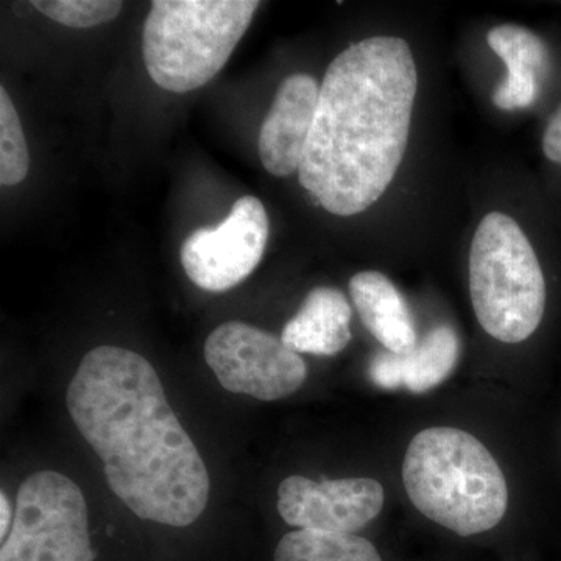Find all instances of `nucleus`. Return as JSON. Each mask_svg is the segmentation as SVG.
Segmentation results:
<instances>
[{"instance_id": "1", "label": "nucleus", "mask_w": 561, "mask_h": 561, "mask_svg": "<svg viewBox=\"0 0 561 561\" xmlns=\"http://www.w3.org/2000/svg\"><path fill=\"white\" fill-rule=\"evenodd\" d=\"M66 404L101 457L111 491L136 516L172 527L201 518L209 501L208 470L146 357L119 346L91 350Z\"/></svg>"}, {"instance_id": "2", "label": "nucleus", "mask_w": 561, "mask_h": 561, "mask_svg": "<svg viewBox=\"0 0 561 561\" xmlns=\"http://www.w3.org/2000/svg\"><path fill=\"white\" fill-rule=\"evenodd\" d=\"M419 70L397 36L351 44L332 60L298 179L321 208L351 217L389 190L405 150Z\"/></svg>"}, {"instance_id": "3", "label": "nucleus", "mask_w": 561, "mask_h": 561, "mask_svg": "<svg viewBox=\"0 0 561 561\" xmlns=\"http://www.w3.org/2000/svg\"><path fill=\"white\" fill-rule=\"evenodd\" d=\"M402 481L416 511L460 537L493 529L507 512V481L493 454L456 427L419 432L405 453Z\"/></svg>"}, {"instance_id": "4", "label": "nucleus", "mask_w": 561, "mask_h": 561, "mask_svg": "<svg viewBox=\"0 0 561 561\" xmlns=\"http://www.w3.org/2000/svg\"><path fill=\"white\" fill-rule=\"evenodd\" d=\"M254 0H154L144 24L142 54L162 90L184 94L213 80L245 35Z\"/></svg>"}, {"instance_id": "5", "label": "nucleus", "mask_w": 561, "mask_h": 561, "mask_svg": "<svg viewBox=\"0 0 561 561\" xmlns=\"http://www.w3.org/2000/svg\"><path fill=\"white\" fill-rule=\"evenodd\" d=\"M470 294L479 323L496 341L524 342L540 327L545 275L529 239L507 214L490 213L474 232Z\"/></svg>"}, {"instance_id": "6", "label": "nucleus", "mask_w": 561, "mask_h": 561, "mask_svg": "<svg viewBox=\"0 0 561 561\" xmlns=\"http://www.w3.org/2000/svg\"><path fill=\"white\" fill-rule=\"evenodd\" d=\"M0 561H94L88 505L76 482L57 471L28 476Z\"/></svg>"}, {"instance_id": "7", "label": "nucleus", "mask_w": 561, "mask_h": 561, "mask_svg": "<svg viewBox=\"0 0 561 561\" xmlns=\"http://www.w3.org/2000/svg\"><path fill=\"white\" fill-rule=\"evenodd\" d=\"M205 359L225 390L261 401L289 397L308 378V365L298 353L242 321H227L210 332Z\"/></svg>"}, {"instance_id": "8", "label": "nucleus", "mask_w": 561, "mask_h": 561, "mask_svg": "<svg viewBox=\"0 0 561 561\" xmlns=\"http://www.w3.org/2000/svg\"><path fill=\"white\" fill-rule=\"evenodd\" d=\"M268 232L264 205L260 198L245 195L220 225L192 232L181 247V264L201 289L230 290L260 265Z\"/></svg>"}, {"instance_id": "9", "label": "nucleus", "mask_w": 561, "mask_h": 561, "mask_svg": "<svg viewBox=\"0 0 561 561\" xmlns=\"http://www.w3.org/2000/svg\"><path fill=\"white\" fill-rule=\"evenodd\" d=\"M383 500L382 485L376 479L313 482L290 476L279 483L278 512L297 529L354 534L381 513Z\"/></svg>"}, {"instance_id": "10", "label": "nucleus", "mask_w": 561, "mask_h": 561, "mask_svg": "<svg viewBox=\"0 0 561 561\" xmlns=\"http://www.w3.org/2000/svg\"><path fill=\"white\" fill-rule=\"evenodd\" d=\"M319 94V84L308 73H294L279 84L257 139L262 164L272 175L300 171Z\"/></svg>"}, {"instance_id": "11", "label": "nucleus", "mask_w": 561, "mask_h": 561, "mask_svg": "<svg viewBox=\"0 0 561 561\" xmlns=\"http://www.w3.org/2000/svg\"><path fill=\"white\" fill-rule=\"evenodd\" d=\"M459 335L448 324H438L412 350L397 354L381 351L368 365V376L376 387L412 393H426L440 386L459 362Z\"/></svg>"}, {"instance_id": "12", "label": "nucleus", "mask_w": 561, "mask_h": 561, "mask_svg": "<svg viewBox=\"0 0 561 561\" xmlns=\"http://www.w3.org/2000/svg\"><path fill=\"white\" fill-rule=\"evenodd\" d=\"M486 41L507 66V77L494 91V105L504 111L527 108L537 101L548 70V47L534 32L513 24L491 28Z\"/></svg>"}, {"instance_id": "13", "label": "nucleus", "mask_w": 561, "mask_h": 561, "mask_svg": "<svg viewBox=\"0 0 561 561\" xmlns=\"http://www.w3.org/2000/svg\"><path fill=\"white\" fill-rule=\"evenodd\" d=\"M351 316L350 302L341 290L316 287L302 301L300 311L287 321L280 341L295 353L334 356L348 346Z\"/></svg>"}, {"instance_id": "14", "label": "nucleus", "mask_w": 561, "mask_h": 561, "mask_svg": "<svg viewBox=\"0 0 561 561\" xmlns=\"http://www.w3.org/2000/svg\"><path fill=\"white\" fill-rule=\"evenodd\" d=\"M350 294L362 323L383 348L405 353L419 342L411 309L398 287L382 273H357L350 280Z\"/></svg>"}, {"instance_id": "15", "label": "nucleus", "mask_w": 561, "mask_h": 561, "mask_svg": "<svg viewBox=\"0 0 561 561\" xmlns=\"http://www.w3.org/2000/svg\"><path fill=\"white\" fill-rule=\"evenodd\" d=\"M275 561H382L376 546L356 534L298 529L284 535Z\"/></svg>"}, {"instance_id": "16", "label": "nucleus", "mask_w": 561, "mask_h": 561, "mask_svg": "<svg viewBox=\"0 0 561 561\" xmlns=\"http://www.w3.org/2000/svg\"><path fill=\"white\" fill-rule=\"evenodd\" d=\"M31 168L27 140L20 114L5 88H0V183L14 186L27 176Z\"/></svg>"}, {"instance_id": "17", "label": "nucleus", "mask_w": 561, "mask_h": 561, "mask_svg": "<svg viewBox=\"0 0 561 561\" xmlns=\"http://www.w3.org/2000/svg\"><path fill=\"white\" fill-rule=\"evenodd\" d=\"M32 5L66 27L91 28L113 21L124 3L117 0H35Z\"/></svg>"}, {"instance_id": "18", "label": "nucleus", "mask_w": 561, "mask_h": 561, "mask_svg": "<svg viewBox=\"0 0 561 561\" xmlns=\"http://www.w3.org/2000/svg\"><path fill=\"white\" fill-rule=\"evenodd\" d=\"M542 151L549 161L561 165V105L542 135Z\"/></svg>"}, {"instance_id": "19", "label": "nucleus", "mask_w": 561, "mask_h": 561, "mask_svg": "<svg viewBox=\"0 0 561 561\" xmlns=\"http://www.w3.org/2000/svg\"><path fill=\"white\" fill-rule=\"evenodd\" d=\"M14 516L11 513V505L7 494L0 493V538L2 541L9 537L11 526H13Z\"/></svg>"}]
</instances>
